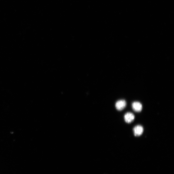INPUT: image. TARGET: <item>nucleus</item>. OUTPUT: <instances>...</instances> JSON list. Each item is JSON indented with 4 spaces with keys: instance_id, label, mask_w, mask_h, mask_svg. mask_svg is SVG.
Segmentation results:
<instances>
[{
    "instance_id": "nucleus-1",
    "label": "nucleus",
    "mask_w": 174,
    "mask_h": 174,
    "mask_svg": "<svg viewBox=\"0 0 174 174\" xmlns=\"http://www.w3.org/2000/svg\"><path fill=\"white\" fill-rule=\"evenodd\" d=\"M126 103L125 100H121L118 101L116 104V109L119 111H121L126 107Z\"/></svg>"
},
{
    "instance_id": "nucleus-2",
    "label": "nucleus",
    "mask_w": 174,
    "mask_h": 174,
    "mask_svg": "<svg viewBox=\"0 0 174 174\" xmlns=\"http://www.w3.org/2000/svg\"><path fill=\"white\" fill-rule=\"evenodd\" d=\"M134 135L136 136H139L142 135L143 131V127L140 125H138L134 128Z\"/></svg>"
},
{
    "instance_id": "nucleus-3",
    "label": "nucleus",
    "mask_w": 174,
    "mask_h": 174,
    "mask_svg": "<svg viewBox=\"0 0 174 174\" xmlns=\"http://www.w3.org/2000/svg\"><path fill=\"white\" fill-rule=\"evenodd\" d=\"M132 107L133 110L136 112H140L142 109V104L138 102H135L133 103Z\"/></svg>"
},
{
    "instance_id": "nucleus-4",
    "label": "nucleus",
    "mask_w": 174,
    "mask_h": 174,
    "mask_svg": "<svg viewBox=\"0 0 174 174\" xmlns=\"http://www.w3.org/2000/svg\"><path fill=\"white\" fill-rule=\"evenodd\" d=\"M134 114L128 112L125 115L124 119L126 122L127 123L132 122L134 119Z\"/></svg>"
}]
</instances>
